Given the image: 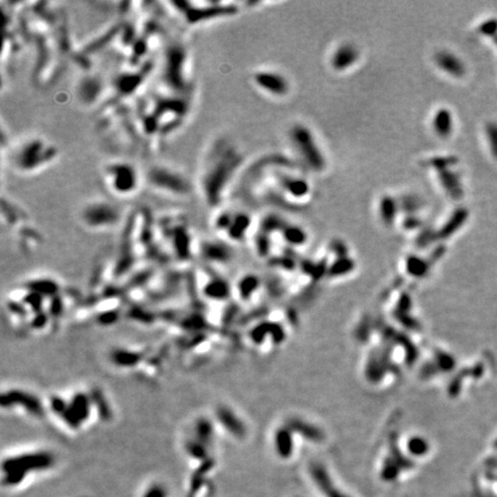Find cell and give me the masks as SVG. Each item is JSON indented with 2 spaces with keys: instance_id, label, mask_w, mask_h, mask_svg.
<instances>
[{
  "instance_id": "3",
  "label": "cell",
  "mask_w": 497,
  "mask_h": 497,
  "mask_svg": "<svg viewBox=\"0 0 497 497\" xmlns=\"http://www.w3.org/2000/svg\"><path fill=\"white\" fill-rule=\"evenodd\" d=\"M144 181L152 191L174 200H189L197 192L196 182L166 163H155L144 169Z\"/></svg>"
},
{
  "instance_id": "2",
  "label": "cell",
  "mask_w": 497,
  "mask_h": 497,
  "mask_svg": "<svg viewBox=\"0 0 497 497\" xmlns=\"http://www.w3.org/2000/svg\"><path fill=\"white\" fill-rule=\"evenodd\" d=\"M60 150L44 136L29 135L10 147V165L15 173L31 176L57 163Z\"/></svg>"
},
{
  "instance_id": "33",
  "label": "cell",
  "mask_w": 497,
  "mask_h": 497,
  "mask_svg": "<svg viewBox=\"0 0 497 497\" xmlns=\"http://www.w3.org/2000/svg\"><path fill=\"white\" fill-rule=\"evenodd\" d=\"M140 497H169V490L165 483L153 481L144 488Z\"/></svg>"
},
{
  "instance_id": "9",
  "label": "cell",
  "mask_w": 497,
  "mask_h": 497,
  "mask_svg": "<svg viewBox=\"0 0 497 497\" xmlns=\"http://www.w3.org/2000/svg\"><path fill=\"white\" fill-rule=\"evenodd\" d=\"M290 138L308 167L316 172H320L325 168V157L308 127L296 124L290 131Z\"/></svg>"
},
{
  "instance_id": "14",
  "label": "cell",
  "mask_w": 497,
  "mask_h": 497,
  "mask_svg": "<svg viewBox=\"0 0 497 497\" xmlns=\"http://www.w3.org/2000/svg\"><path fill=\"white\" fill-rule=\"evenodd\" d=\"M203 259L211 264H225L231 259V250L226 243L214 239H203L198 245Z\"/></svg>"
},
{
  "instance_id": "23",
  "label": "cell",
  "mask_w": 497,
  "mask_h": 497,
  "mask_svg": "<svg viewBox=\"0 0 497 497\" xmlns=\"http://www.w3.org/2000/svg\"><path fill=\"white\" fill-rule=\"evenodd\" d=\"M467 218H469V211L465 207H458V209H456L453 215L448 219V221L444 223V226L438 231L437 236L441 238H446L449 236L454 235L457 229H459L465 223Z\"/></svg>"
},
{
  "instance_id": "26",
  "label": "cell",
  "mask_w": 497,
  "mask_h": 497,
  "mask_svg": "<svg viewBox=\"0 0 497 497\" xmlns=\"http://www.w3.org/2000/svg\"><path fill=\"white\" fill-rule=\"evenodd\" d=\"M90 396L92 400L94 412L98 414L99 418L104 421L111 420L113 417V411H112L110 402L104 391L98 388H93L90 391Z\"/></svg>"
},
{
  "instance_id": "29",
  "label": "cell",
  "mask_w": 497,
  "mask_h": 497,
  "mask_svg": "<svg viewBox=\"0 0 497 497\" xmlns=\"http://www.w3.org/2000/svg\"><path fill=\"white\" fill-rule=\"evenodd\" d=\"M400 203V210L404 211L405 213L409 214H414L417 213L422 207V201L418 196H413V194H405L399 201Z\"/></svg>"
},
{
  "instance_id": "7",
  "label": "cell",
  "mask_w": 497,
  "mask_h": 497,
  "mask_svg": "<svg viewBox=\"0 0 497 497\" xmlns=\"http://www.w3.org/2000/svg\"><path fill=\"white\" fill-rule=\"evenodd\" d=\"M190 56L185 45L176 41L169 45L164 56L163 78L171 92L183 94L189 88Z\"/></svg>"
},
{
  "instance_id": "12",
  "label": "cell",
  "mask_w": 497,
  "mask_h": 497,
  "mask_svg": "<svg viewBox=\"0 0 497 497\" xmlns=\"http://www.w3.org/2000/svg\"><path fill=\"white\" fill-rule=\"evenodd\" d=\"M2 408L6 410L20 409L28 416L40 419L46 413V408L43 402L30 391L23 389L11 388L2 395Z\"/></svg>"
},
{
  "instance_id": "22",
  "label": "cell",
  "mask_w": 497,
  "mask_h": 497,
  "mask_svg": "<svg viewBox=\"0 0 497 497\" xmlns=\"http://www.w3.org/2000/svg\"><path fill=\"white\" fill-rule=\"evenodd\" d=\"M192 434V437L194 440L204 443V444L211 448L214 436L213 421L210 420L207 417L198 418L193 424Z\"/></svg>"
},
{
  "instance_id": "38",
  "label": "cell",
  "mask_w": 497,
  "mask_h": 497,
  "mask_svg": "<svg viewBox=\"0 0 497 497\" xmlns=\"http://www.w3.org/2000/svg\"><path fill=\"white\" fill-rule=\"evenodd\" d=\"M494 41H495V43L497 44V35L494 37Z\"/></svg>"
},
{
  "instance_id": "10",
  "label": "cell",
  "mask_w": 497,
  "mask_h": 497,
  "mask_svg": "<svg viewBox=\"0 0 497 497\" xmlns=\"http://www.w3.org/2000/svg\"><path fill=\"white\" fill-rule=\"evenodd\" d=\"M220 209L211 219V225L219 234H225L231 241H242L251 225V217L245 212Z\"/></svg>"
},
{
  "instance_id": "19",
  "label": "cell",
  "mask_w": 497,
  "mask_h": 497,
  "mask_svg": "<svg viewBox=\"0 0 497 497\" xmlns=\"http://www.w3.org/2000/svg\"><path fill=\"white\" fill-rule=\"evenodd\" d=\"M359 58L357 47L352 44H343L338 46L331 57V66L335 70H345L356 64Z\"/></svg>"
},
{
  "instance_id": "8",
  "label": "cell",
  "mask_w": 497,
  "mask_h": 497,
  "mask_svg": "<svg viewBox=\"0 0 497 497\" xmlns=\"http://www.w3.org/2000/svg\"><path fill=\"white\" fill-rule=\"evenodd\" d=\"M169 4L189 26H198L238 13V6L236 4L220 2H176Z\"/></svg>"
},
{
  "instance_id": "31",
  "label": "cell",
  "mask_w": 497,
  "mask_h": 497,
  "mask_svg": "<svg viewBox=\"0 0 497 497\" xmlns=\"http://www.w3.org/2000/svg\"><path fill=\"white\" fill-rule=\"evenodd\" d=\"M283 237L285 241L293 244V245H300L306 241L305 231L298 226H288L282 230Z\"/></svg>"
},
{
  "instance_id": "21",
  "label": "cell",
  "mask_w": 497,
  "mask_h": 497,
  "mask_svg": "<svg viewBox=\"0 0 497 497\" xmlns=\"http://www.w3.org/2000/svg\"><path fill=\"white\" fill-rule=\"evenodd\" d=\"M433 129L438 137H449L454 129V119L451 112L446 109H440L433 118Z\"/></svg>"
},
{
  "instance_id": "15",
  "label": "cell",
  "mask_w": 497,
  "mask_h": 497,
  "mask_svg": "<svg viewBox=\"0 0 497 497\" xmlns=\"http://www.w3.org/2000/svg\"><path fill=\"white\" fill-rule=\"evenodd\" d=\"M215 419H217V422H219V425L222 426V428H225L227 432L235 435V436L241 437L245 432L241 419L236 416L233 410L225 407V405H221L217 409Z\"/></svg>"
},
{
  "instance_id": "28",
  "label": "cell",
  "mask_w": 497,
  "mask_h": 497,
  "mask_svg": "<svg viewBox=\"0 0 497 497\" xmlns=\"http://www.w3.org/2000/svg\"><path fill=\"white\" fill-rule=\"evenodd\" d=\"M203 293L209 300L222 301L228 296V287L221 279H211L203 288Z\"/></svg>"
},
{
  "instance_id": "20",
  "label": "cell",
  "mask_w": 497,
  "mask_h": 497,
  "mask_svg": "<svg viewBox=\"0 0 497 497\" xmlns=\"http://www.w3.org/2000/svg\"><path fill=\"white\" fill-rule=\"evenodd\" d=\"M437 179L440 181L442 188L453 200H461L463 197V188L461 176L453 169H443L437 172Z\"/></svg>"
},
{
  "instance_id": "36",
  "label": "cell",
  "mask_w": 497,
  "mask_h": 497,
  "mask_svg": "<svg viewBox=\"0 0 497 497\" xmlns=\"http://www.w3.org/2000/svg\"><path fill=\"white\" fill-rule=\"evenodd\" d=\"M479 31L484 36H492V38H494L497 32V20L492 19L483 22L479 27Z\"/></svg>"
},
{
  "instance_id": "37",
  "label": "cell",
  "mask_w": 497,
  "mask_h": 497,
  "mask_svg": "<svg viewBox=\"0 0 497 497\" xmlns=\"http://www.w3.org/2000/svg\"><path fill=\"white\" fill-rule=\"evenodd\" d=\"M421 225V220L417 217L416 214H409L407 218L404 219L403 226L407 228V229H416Z\"/></svg>"
},
{
  "instance_id": "11",
  "label": "cell",
  "mask_w": 497,
  "mask_h": 497,
  "mask_svg": "<svg viewBox=\"0 0 497 497\" xmlns=\"http://www.w3.org/2000/svg\"><path fill=\"white\" fill-rule=\"evenodd\" d=\"M94 412L90 392L76 391L67 400V404L59 419L69 429L80 430L90 420Z\"/></svg>"
},
{
  "instance_id": "24",
  "label": "cell",
  "mask_w": 497,
  "mask_h": 497,
  "mask_svg": "<svg viewBox=\"0 0 497 497\" xmlns=\"http://www.w3.org/2000/svg\"><path fill=\"white\" fill-rule=\"evenodd\" d=\"M26 287L28 291L39 293V295L46 296H58L59 292V283L57 281L45 277V279H32L27 281Z\"/></svg>"
},
{
  "instance_id": "6",
  "label": "cell",
  "mask_w": 497,
  "mask_h": 497,
  "mask_svg": "<svg viewBox=\"0 0 497 497\" xmlns=\"http://www.w3.org/2000/svg\"><path fill=\"white\" fill-rule=\"evenodd\" d=\"M81 225L91 231H109L124 220V210L119 203L106 198H91L78 210Z\"/></svg>"
},
{
  "instance_id": "16",
  "label": "cell",
  "mask_w": 497,
  "mask_h": 497,
  "mask_svg": "<svg viewBox=\"0 0 497 497\" xmlns=\"http://www.w3.org/2000/svg\"><path fill=\"white\" fill-rule=\"evenodd\" d=\"M435 64L443 72L454 77H462L465 74V66L459 58L449 51H438L434 57Z\"/></svg>"
},
{
  "instance_id": "27",
  "label": "cell",
  "mask_w": 497,
  "mask_h": 497,
  "mask_svg": "<svg viewBox=\"0 0 497 497\" xmlns=\"http://www.w3.org/2000/svg\"><path fill=\"white\" fill-rule=\"evenodd\" d=\"M399 211H401L400 203L393 197L389 196V194H384V196L380 200L379 213H380L381 220L383 221L384 225L387 226L392 225L397 217Z\"/></svg>"
},
{
  "instance_id": "30",
  "label": "cell",
  "mask_w": 497,
  "mask_h": 497,
  "mask_svg": "<svg viewBox=\"0 0 497 497\" xmlns=\"http://www.w3.org/2000/svg\"><path fill=\"white\" fill-rule=\"evenodd\" d=\"M457 163L458 159L456 157H435V158L425 160L422 165H425L426 167L435 168L436 172H440L443 169H449Z\"/></svg>"
},
{
  "instance_id": "18",
  "label": "cell",
  "mask_w": 497,
  "mask_h": 497,
  "mask_svg": "<svg viewBox=\"0 0 497 497\" xmlns=\"http://www.w3.org/2000/svg\"><path fill=\"white\" fill-rule=\"evenodd\" d=\"M144 359V354L137 350L126 349V347H117L110 354V360L112 364L120 368H131L138 366Z\"/></svg>"
},
{
  "instance_id": "17",
  "label": "cell",
  "mask_w": 497,
  "mask_h": 497,
  "mask_svg": "<svg viewBox=\"0 0 497 497\" xmlns=\"http://www.w3.org/2000/svg\"><path fill=\"white\" fill-rule=\"evenodd\" d=\"M104 90H105V85L101 78L93 75L86 76L82 78L80 85H78V96L84 104L92 105L93 103H96L94 101L101 96Z\"/></svg>"
},
{
  "instance_id": "35",
  "label": "cell",
  "mask_w": 497,
  "mask_h": 497,
  "mask_svg": "<svg viewBox=\"0 0 497 497\" xmlns=\"http://www.w3.org/2000/svg\"><path fill=\"white\" fill-rule=\"evenodd\" d=\"M408 267L409 271L413 273V274H421L422 272L426 271L427 265H426L424 260L418 258V257H410V259L408 260Z\"/></svg>"
},
{
  "instance_id": "25",
  "label": "cell",
  "mask_w": 497,
  "mask_h": 497,
  "mask_svg": "<svg viewBox=\"0 0 497 497\" xmlns=\"http://www.w3.org/2000/svg\"><path fill=\"white\" fill-rule=\"evenodd\" d=\"M280 184L284 191L297 198L306 196L310 191V185L308 182L303 179H300V177L282 175L280 176Z\"/></svg>"
},
{
  "instance_id": "32",
  "label": "cell",
  "mask_w": 497,
  "mask_h": 497,
  "mask_svg": "<svg viewBox=\"0 0 497 497\" xmlns=\"http://www.w3.org/2000/svg\"><path fill=\"white\" fill-rule=\"evenodd\" d=\"M287 227V223L279 215L271 214L264 218L262 222V231L266 234L272 233L275 230H283Z\"/></svg>"
},
{
  "instance_id": "13",
  "label": "cell",
  "mask_w": 497,
  "mask_h": 497,
  "mask_svg": "<svg viewBox=\"0 0 497 497\" xmlns=\"http://www.w3.org/2000/svg\"><path fill=\"white\" fill-rule=\"evenodd\" d=\"M254 82L260 89L274 96H284L289 91L288 81L282 75L274 72H268V70L257 72L254 75Z\"/></svg>"
},
{
  "instance_id": "5",
  "label": "cell",
  "mask_w": 497,
  "mask_h": 497,
  "mask_svg": "<svg viewBox=\"0 0 497 497\" xmlns=\"http://www.w3.org/2000/svg\"><path fill=\"white\" fill-rule=\"evenodd\" d=\"M56 463V456L46 450L26 451L8 456L3 459L2 464L3 486L7 488L19 487L31 474L53 469Z\"/></svg>"
},
{
  "instance_id": "1",
  "label": "cell",
  "mask_w": 497,
  "mask_h": 497,
  "mask_svg": "<svg viewBox=\"0 0 497 497\" xmlns=\"http://www.w3.org/2000/svg\"><path fill=\"white\" fill-rule=\"evenodd\" d=\"M243 163V156L226 137L211 139L203 150L197 179V192L211 209L222 204L227 188Z\"/></svg>"
},
{
  "instance_id": "4",
  "label": "cell",
  "mask_w": 497,
  "mask_h": 497,
  "mask_svg": "<svg viewBox=\"0 0 497 497\" xmlns=\"http://www.w3.org/2000/svg\"><path fill=\"white\" fill-rule=\"evenodd\" d=\"M102 182L112 197L129 200L137 196L145 184L144 171L129 160H110L102 167Z\"/></svg>"
},
{
  "instance_id": "34",
  "label": "cell",
  "mask_w": 497,
  "mask_h": 497,
  "mask_svg": "<svg viewBox=\"0 0 497 497\" xmlns=\"http://www.w3.org/2000/svg\"><path fill=\"white\" fill-rule=\"evenodd\" d=\"M486 135L489 140L490 151L497 160V123H489L486 126Z\"/></svg>"
}]
</instances>
